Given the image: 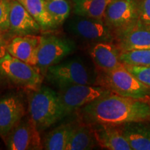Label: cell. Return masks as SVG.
<instances>
[{"label": "cell", "instance_id": "cell-25", "mask_svg": "<svg viewBox=\"0 0 150 150\" xmlns=\"http://www.w3.org/2000/svg\"><path fill=\"white\" fill-rule=\"evenodd\" d=\"M0 29L9 30V8L8 0H0Z\"/></svg>", "mask_w": 150, "mask_h": 150}, {"label": "cell", "instance_id": "cell-27", "mask_svg": "<svg viewBox=\"0 0 150 150\" xmlns=\"http://www.w3.org/2000/svg\"><path fill=\"white\" fill-rule=\"evenodd\" d=\"M4 31L0 29V59L4 56L7 53V47L8 45L5 38Z\"/></svg>", "mask_w": 150, "mask_h": 150}, {"label": "cell", "instance_id": "cell-8", "mask_svg": "<svg viewBox=\"0 0 150 150\" xmlns=\"http://www.w3.org/2000/svg\"><path fill=\"white\" fill-rule=\"evenodd\" d=\"M66 21L67 31L87 42L95 44L115 40L114 33L104 20L74 15Z\"/></svg>", "mask_w": 150, "mask_h": 150}, {"label": "cell", "instance_id": "cell-9", "mask_svg": "<svg viewBox=\"0 0 150 150\" xmlns=\"http://www.w3.org/2000/svg\"><path fill=\"white\" fill-rule=\"evenodd\" d=\"M10 150H40L43 149L40 131L29 116H24L3 138Z\"/></svg>", "mask_w": 150, "mask_h": 150}, {"label": "cell", "instance_id": "cell-26", "mask_svg": "<svg viewBox=\"0 0 150 150\" xmlns=\"http://www.w3.org/2000/svg\"><path fill=\"white\" fill-rule=\"evenodd\" d=\"M139 18L150 26V0H140L138 1Z\"/></svg>", "mask_w": 150, "mask_h": 150}, {"label": "cell", "instance_id": "cell-11", "mask_svg": "<svg viewBox=\"0 0 150 150\" xmlns=\"http://www.w3.org/2000/svg\"><path fill=\"white\" fill-rule=\"evenodd\" d=\"M120 52L150 48V26L140 18L115 34Z\"/></svg>", "mask_w": 150, "mask_h": 150}, {"label": "cell", "instance_id": "cell-5", "mask_svg": "<svg viewBox=\"0 0 150 150\" xmlns=\"http://www.w3.org/2000/svg\"><path fill=\"white\" fill-rule=\"evenodd\" d=\"M0 74L28 91H35L42 86V73L36 66L20 61L8 52L0 59Z\"/></svg>", "mask_w": 150, "mask_h": 150}, {"label": "cell", "instance_id": "cell-21", "mask_svg": "<svg viewBox=\"0 0 150 150\" xmlns=\"http://www.w3.org/2000/svg\"><path fill=\"white\" fill-rule=\"evenodd\" d=\"M34 18L43 31L54 29L56 25L47 10L45 0H18Z\"/></svg>", "mask_w": 150, "mask_h": 150}, {"label": "cell", "instance_id": "cell-22", "mask_svg": "<svg viewBox=\"0 0 150 150\" xmlns=\"http://www.w3.org/2000/svg\"><path fill=\"white\" fill-rule=\"evenodd\" d=\"M45 4L56 27L62 25L68 19L71 11L68 0H45Z\"/></svg>", "mask_w": 150, "mask_h": 150}, {"label": "cell", "instance_id": "cell-10", "mask_svg": "<svg viewBox=\"0 0 150 150\" xmlns=\"http://www.w3.org/2000/svg\"><path fill=\"white\" fill-rule=\"evenodd\" d=\"M139 18L137 0H112L106 8L104 22L114 35Z\"/></svg>", "mask_w": 150, "mask_h": 150}, {"label": "cell", "instance_id": "cell-2", "mask_svg": "<svg viewBox=\"0 0 150 150\" xmlns=\"http://www.w3.org/2000/svg\"><path fill=\"white\" fill-rule=\"evenodd\" d=\"M28 110L29 116L40 132L64 118L59 94L47 86H41L31 91Z\"/></svg>", "mask_w": 150, "mask_h": 150}, {"label": "cell", "instance_id": "cell-12", "mask_svg": "<svg viewBox=\"0 0 150 150\" xmlns=\"http://www.w3.org/2000/svg\"><path fill=\"white\" fill-rule=\"evenodd\" d=\"M26 115L22 98L10 93L0 97V138H4Z\"/></svg>", "mask_w": 150, "mask_h": 150}, {"label": "cell", "instance_id": "cell-4", "mask_svg": "<svg viewBox=\"0 0 150 150\" xmlns=\"http://www.w3.org/2000/svg\"><path fill=\"white\" fill-rule=\"evenodd\" d=\"M47 79L59 88L71 85H97L98 71L80 59H74L48 67Z\"/></svg>", "mask_w": 150, "mask_h": 150}, {"label": "cell", "instance_id": "cell-6", "mask_svg": "<svg viewBox=\"0 0 150 150\" xmlns=\"http://www.w3.org/2000/svg\"><path fill=\"white\" fill-rule=\"evenodd\" d=\"M75 49L74 42L66 38L56 35L40 36L36 67L42 75H45L48 67L59 63Z\"/></svg>", "mask_w": 150, "mask_h": 150}, {"label": "cell", "instance_id": "cell-13", "mask_svg": "<svg viewBox=\"0 0 150 150\" xmlns=\"http://www.w3.org/2000/svg\"><path fill=\"white\" fill-rule=\"evenodd\" d=\"M9 30L17 35H34L42 30L39 24L18 0H8Z\"/></svg>", "mask_w": 150, "mask_h": 150}, {"label": "cell", "instance_id": "cell-20", "mask_svg": "<svg viewBox=\"0 0 150 150\" xmlns=\"http://www.w3.org/2000/svg\"><path fill=\"white\" fill-rule=\"evenodd\" d=\"M75 125L64 123L52 129L43 140V149L47 150H66L67 144Z\"/></svg>", "mask_w": 150, "mask_h": 150}, {"label": "cell", "instance_id": "cell-19", "mask_svg": "<svg viewBox=\"0 0 150 150\" xmlns=\"http://www.w3.org/2000/svg\"><path fill=\"white\" fill-rule=\"evenodd\" d=\"M112 0H72L74 15L104 20L105 12Z\"/></svg>", "mask_w": 150, "mask_h": 150}, {"label": "cell", "instance_id": "cell-17", "mask_svg": "<svg viewBox=\"0 0 150 150\" xmlns=\"http://www.w3.org/2000/svg\"><path fill=\"white\" fill-rule=\"evenodd\" d=\"M122 133L133 150H150V123L131 122L121 125Z\"/></svg>", "mask_w": 150, "mask_h": 150}, {"label": "cell", "instance_id": "cell-24", "mask_svg": "<svg viewBox=\"0 0 150 150\" xmlns=\"http://www.w3.org/2000/svg\"><path fill=\"white\" fill-rule=\"evenodd\" d=\"M124 65L137 79L150 88V65Z\"/></svg>", "mask_w": 150, "mask_h": 150}, {"label": "cell", "instance_id": "cell-15", "mask_svg": "<svg viewBox=\"0 0 150 150\" xmlns=\"http://www.w3.org/2000/svg\"><path fill=\"white\" fill-rule=\"evenodd\" d=\"M40 36L17 35L8 43L7 52L20 61L36 66Z\"/></svg>", "mask_w": 150, "mask_h": 150}, {"label": "cell", "instance_id": "cell-14", "mask_svg": "<svg viewBox=\"0 0 150 150\" xmlns=\"http://www.w3.org/2000/svg\"><path fill=\"white\" fill-rule=\"evenodd\" d=\"M120 51L112 42L93 44L90 55L98 71H110L124 66L120 59Z\"/></svg>", "mask_w": 150, "mask_h": 150}, {"label": "cell", "instance_id": "cell-1", "mask_svg": "<svg viewBox=\"0 0 150 150\" xmlns=\"http://www.w3.org/2000/svg\"><path fill=\"white\" fill-rule=\"evenodd\" d=\"M80 121L88 125L121 126L150 120L149 102L110 93L76 110Z\"/></svg>", "mask_w": 150, "mask_h": 150}, {"label": "cell", "instance_id": "cell-7", "mask_svg": "<svg viewBox=\"0 0 150 150\" xmlns=\"http://www.w3.org/2000/svg\"><path fill=\"white\" fill-rule=\"evenodd\" d=\"M111 93L97 85H71L60 88L58 93L64 117L103 95Z\"/></svg>", "mask_w": 150, "mask_h": 150}, {"label": "cell", "instance_id": "cell-3", "mask_svg": "<svg viewBox=\"0 0 150 150\" xmlns=\"http://www.w3.org/2000/svg\"><path fill=\"white\" fill-rule=\"evenodd\" d=\"M97 86L123 97L150 100V88L137 79L125 65L110 71H98Z\"/></svg>", "mask_w": 150, "mask_h": 150}, {"label": "cell", "instance_id": "cell-18", "mask_svg": "<svg viewBox=\"0 0 150 150\" xmlns=\"http://www.w3.org/2000/svg\"><path fill=\"white\" fill-rule=\"evenodd\" d=\"M98 146L93 127L81 122L75 125L66 150H88Z\"/></svg>", "mask_w": 150, "mask_h": 150}, {"label": "cell", "instance_id": "cell-23", "mask_svg": "<svg viewBox=\"0 0 150 150\" xmlns=\"http://www.w3.org/2000/svg\"><path fill=\"white\" fill-rule=\"evenodd\" d=\"M120 59L123 65H150V48L122 52Z\"/></svg>", "mask_w": 150, "mask_h": 150}, {"label": "cell", "instance_id": "cell-16", "mask_svg": "<svg viewBox=\"0 0 150 150\" xmlns=\"http://www.w3.org/2000/svg\"><path fill=\"white\" fill-rule=\"evenodd\" d=\"M95 131L98 145L109 150H132L125 136L121 126L106 125H91Z\"/></svg>", "mask_w": 150, "mask_h": 150}]
</instances>
